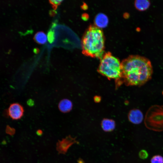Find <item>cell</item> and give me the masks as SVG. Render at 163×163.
<instances>
[{"label": "cell", "instance_id": "obj_8", "mask_svg": "<svg viewBox=\"0 0 163 163\" xmlns=\"http://www.w3.org/2000/svg\"><path fill=\"white\" fill-rule=\"evenodd\" d=\"M94 22L96 26L101 28L106 27L108 23V19L105 14L100 13L96 16Z\"/></svg>", "mask_w": 163, "mask_h": 163}, {"label": "cell", "instance_id": "obj_12", "mask_svg": "<svg viewBox=\"0 0 163 163\" xmlns=\"http://www.w3.org/2000/svg\"><path fill=\"white\" fill-rule=\"evenodd\" d=\"M149 1L147 0H137L135 1V5L137 9L143 11L146 9L149 6Z\"/></svg>", "mask_w": 163, "mask_h": 163}, {"label": "cell", "instance_id": "obj_5", "mask_svg": "<svg viewBox=\"0 0 163 163\" xmlns=\"http://www.w3.org/2000/svg\"><path fill=\"white\" fill-rule=\"evenodd\" d=\"M7 110L8 116L13 120L20 119L24 115V108L21 104L18 103L11 104Z\"/></svg>", "mask_w": 163, "mask_h": 163}, {"label": "cell", "instance_id": "obj_1", "mask_svg": "<svg viewBox=\"0 0 163 163\" xmlns=\"http://www.w3.org/2000/svg\"><path fill=\"white\" fill-rule=\"evenodd\" d=\"M122 78L128 86H140L152 78L153 69L150 61L145 57L133 55L121 62Z\"/></svg>", "mask_w": 163, "mask_h": 163}, {"label": "cell", "instance_id": "obj_3", "mask_svg": "<svg viewBox=\"0 0 163 163\" xmlns=\"http://www.w3.org/2000/svg\"><path fill=\"white\" fill-rule=\"evenodd\" d=\"M100 59L98 68L100 73L110 79L118 80L122 78L121 63L117 58L108 52Z\"/></svg>", "mask_w": 163, "mask_h": 163}, {"label": "cell", "instance_id": "obj_19", "mask_svg": "<svg viewBox=\"0 0 163 163\" xmlns=\"http://www.w3.org/2000/svg\"><path fill=\"white\" fill-rule=\"evenodd\" d=\"M95 100H96V101H99V100L100 99L99 97H96V99L95 98Z\"/></svg>", "mask_w": 163, "mask_h": 163}, {"label": "cell", "instance_id": "obj_15", "mask_svg": "<svg viewBox=\"0 0 163 163\" xmlns=\"http://www.w3.org/2000/svg\"><path fill=\"white\" fill-rule=\"evenodd\" d=\"M149 155L147 151L145 150H142L140 151L139 153V158L142 159L147 158Z\"/></svg>", "mask_w": 163, "mask_h": 163}, {"label": "cell", "instance_id": "obj_17", "mask_svg": "<svg viewBox=\"0 0 163 163\" xmlns=\"http://www.w3.org/2000/svg\"><path fill=\"white\" fill-rule=\"evenodd\" d=\"M27 103L29 106H32L34 104V101L32 99H29L27 101Z\"/></svg>", "mask_w": 163, "mask_h": 163}, {"label": "cell", "instance_id": "obj_2", "mask_svg": "<svg viewBox=\"0 0 163 163\" xmlns=\"http://www.w3.org/2000/svg\"><path fill=\"white\" fill-rule=\"evenodd\" d=\"M82 46L84 55L101 59L104 54V38L101 28L90 25L83 36Z\"/></svg>", "mask_w": 163, "mask_h": 163}, {"label": "cell", "instance_id": "obj_9", "mask_svg": "<svg viewBox=\"0 0 163 163\" xmlns=\"http://www.w3.org/2000/svg\"><path fill=\"white\" fill-rule=\"evenodd\" d=\"M72 102L66 99L61 100L58 104L59 109L63 113H67L69 111L72 109Z\"/></svg>", "mask_w": 163, "mask_h": 163}, {"label": "cell", "instance_id": "obj_16", "mask_svg": "<svg viewBox=\"0 0 163 163\" xmlns=\"http://www.w3.org/2000/svg\"><path fill=\"white\" fill-rule=\"evenodd\" d=\"M62 0H50L49 2L50 4L52 5L53 8H56L57 6L59 5L62 1Z\"/></svg>", "mask_w": 163, "mask_h": 163}, {"label": "cell", "instance_id": "obj_10", "mask_svg": "<svg viewBox=\"0 0 163 163\" xmlns=\"http://www.w3.org/2000/svg\"><path fill=\"white\" fill-rule=\"evenodd\" d=\"M115 124L113 120L109 119H104L102 122L101 126L103 129L106 131H110L115 128Z\"/></svg>", "mask_w": 163, "mask_h": 163}, {"label": "cell", "instance_id": "obj_18", "mask_svg": "<svg viewBox=\"0 0 163 163\" xmlns=\"http://www.w3.org/2000/svg\"><path fill=\"white\" fill-rule=\"evenodd\" d=\"M36 133L38 136H41L43 134V131L41 130L38 129L36 132Z\"/></svg>", "mask_w": 163, "mask_h": 163}, {"label": "cell", "instance_id": "obj_13", "mask_svg": "<svg viewBox=\"0 0 163 163\" xmlns=\"http://www.w3.org/2000/svg\"><path fill=\"white\" fill-rule=\"evenodd\" d=\"M151 163H163V157L161 155H154L151 158Z\"/></svg>", "mask_w": 163, "mask_h": 163}, {"label": "cell", "instance_id": "obj_6", "mask_svg": "<svg viewBox=\"0 0 163 163\" xmlns=\"http://www.w3.org/2000/svg\"><path fill=\"white\" fill-rule=\"evenodd\" d=\"M74 139L70 136L59 140L56 143V149L59 154H65L69 148L75 142Z\"/></svg>", "mask_w": 163, "mask_h": 163}, {"label": "cell", "instance_id": "obj_7", "mask_svg": "<svg viewBox=\"0 0 163 163\" xmlns=\"http://www.w3.org/2000/svg\"><path fill=\"white\" fill-rule=\"evenodd\" d=\"M144 118L142 112L138 109L131 110L128 114V119L132 123L135 124H139L142 121Z\"/></svg>", "mask_w": 163, "mask_h": 163}, {"label": "cell", "instance_id": "obj_4", "mask_svg": "<svg viewBox=\"0 0 163 163\" xmlns=\"http://www.w3.org/2000/svg\"><path fill=\"white\" fill-rule=\"evenodd\" d=\"M144 123L145 127L150 130L163 131V105L150 107L146 113Z\"/></svg>", "mask_w": 163, "mask_h": 163}, {"label": "cell", "instance_id": "obj_14", "mask_svg": "<svg viewBox=\"0 0 163 163\" xmlns=\"http://www.w3.org/2000/svg\"><path fill=\"white\" fill-rule=\"evenodd\" d=\"M48 40L50 43H52L54 39V33L51 30H49L47 34Z\"/></svg>", "mask_w": 163, "mask_h": 163}, {"label": "cell", "instance_id": "obj_11", "mask_svg": "<svg viewBox=\"0 0 163 163\" xmlns=\"http://www.w3.org/2000/svg\"><path fill=\"white\" fill-rule=\"evenodd\" d=\"M47 37L46 34L43 31H38L34 35V40L38 43L44 44L47 40Z\"/></svg>", "mask_w": 163, "mask_h": 163}]
</instances>
